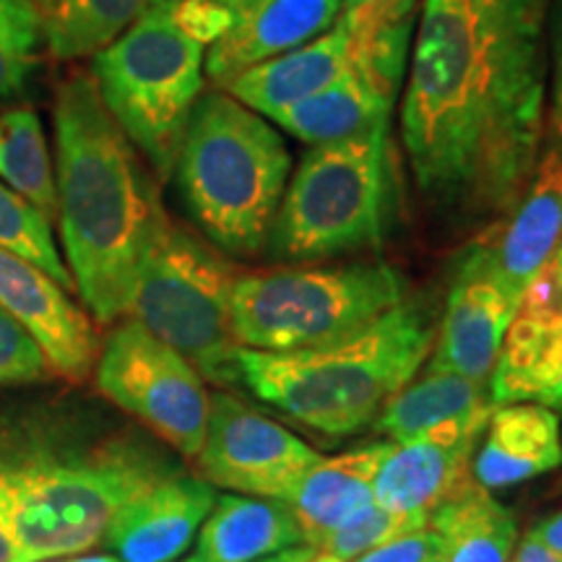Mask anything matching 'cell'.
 I'll return each instance as SVG.
<instances>
[{"instance_id":"cell-42","label":"cell","mask_w":562,"mask_h":562,"mask_svg":"<svg viewBox=\"0 0 562 562\" xmlns=\"http://www.w3.org/2000/svg\"><path fill=\"white\" fill-rule=\"evenodd\" d=\"M70 562H121L117 558H110V554H94V558H79Z\"/></svg>"},{"instance_id":"cell-28","label":"cell","mask_w":562,"mask_h":562,"mask_svg":"<svg viewBox=\"0 0 562 562\" xmlns=\"http://www.w3.org/2000/svg\"><path fill=\"white\" fill-rule=\"evenodd\" d=\"M45 45V16L32 0H0V108L30 91L40 50Z\"/></svg>"},{"instance_id":"cell-23","label":"cell","mask_w":562,"mask_h":562,"mask_svg":"<svg viewBox=\"0 0 562 562\" xmlns=\"http://www.w3.org/2000/svg\"><path fill=\"white\" fill-rule=\"evenodd\" d=\"M440 537L442 562H508L518 544V524L510 508L467 480L430 516Z\"/></svg>"},{"instance_id":"cell-24","label":"cell","mask_w":562,"mask_h":562,"mask_svg":"<svg viewBox=\"0 0 562 562\" xmlns=\"http://www.w3.org/2000/svg\"><path fill=\"white\" fill-rule=\"evenodd\" d=\"M495 406L490 383L446 370H425V378L404 385L375 417V430L393 442H406L446 422Z\"/></svg>"},{"instance_id":"cell-44","label":"cell","mask_w":562,"mask_h":562,"mask_svg":"<svg viewBox=\"0 0 562 562\" xmlns=\"http://www.w3.org/2000/svg\"><path fill=\"white\" fill-rule=\"evenodd\" d=\"M45 562H70V560H66V558H58V560H45Z\"/></svg>"},{"instance_id":"cell-31","label":"cell","mask_w":562,"mask_h":562,"mask_svg":"<svg viewBox=\"0 0 562 562\" xmlns=\"http://www.w3.org/2000/svg\"><path fill=\"white\" fill-rule=\"evenodd\" d=\"M50 362L9 313L0 307V385L45 381Z\"/></svg>"},{"instance_id":"cell-6","label":"cell","mask_w":562,"mask_h":562,"mask_svg":"<svg viewBox=\"0 0 562 562\" xmlns=\"http://www.w3.org/2000/svg\"><path fill=\"white\" fill-rule=\"evenodd\" d=\"M393 211L389 123L313 146L286 182L271 227L281 261H318L378 245Z\"/></svg>"},{"instance_id":"cell-43","label":"cell","mask_w":562,"mask_h":562,"mask_svg":"<svg viewBox=\"0 0 562 562\" xmlns=\"http://www.w3.org/2000/svg\"><path fill=\"white\" fill-rule=\"evenodd\" d=\"M178 3V0H151V5H172Z\"/></svg>"},{"instance_id":"cell-27","label":"cell","mask_w":562,"mask_h":562,"mask_svg":"<svg viewBox=\"0 0 562 562\" xmlns=\"http://www.w3.org/2000/svg\"><path fill=\"white\" fill-rule=\"evenodd\" d=\"M151 0H58L45 19V45L53 58L76 60L117 40Z\"/></svg>"},{"instance_id":"cell-22","label":"cell","mask_w":562,"mask_h":562,"mask_svg":"<svg viewBox=\"0 0 562 562\" xmlns=\"http://www.w3.org/2000/svg\"><path fill=\"white\" fill-rule=\"evenodd\" d=\"M302 539L297 516L286 501L250 495L216 497L201 524L203 562H261L290 550Z\"/></svg>"},{"instance_id":"cell-25","label":"cell","mask_w":562,"mask_h":562,"mask_svg":"<svg viewBox=\"0 0 562 562\" xmlns=\"http://www.w3.org/2000/svg\"><path fill=\"white\" fill-rule=\"evenodd\" d=\"M391 108L393 102L378 94L349 68L331 87L279 112L271 123L305 144L321 146L389 123Z\"/></svg>"},{"instance_id":"cell-14","label":"cell","mask_w":562,"mask_h":562,"mask_svg":"<svg viewBox=\"0 0 562 562\" xmlns=\"http://www.w3.org/2000/svg\"><path fill=\"white\" fill-rule=\"evenodd\" d=\"M0 307L37 341L50 370L83 381L100 355L89 315L68 290L24 258L0 250Z\"/></svg>"},{"instance_id":"cell-5","label":"cell","mask_w":562,"mask_h":562,"mask_svg":"<svg viewBox=\"0 0 562 562\" xmlns=\"http://www.w3.org/2000/svg\"><path fill=\"white\" fill-rule=\"evenodd\" d=\"M290 170V149L271 121L220 89L195 102L172 175L209 240L252 256L269 243Z\"/></svg>"},{"instance_id":"cell-11","label":"cell","mask_w":562,"mask_h":562,"mask_svg":"<svg viewBox=\"0 0 562 562\" xmlns=\"http://www.w3.org/2000/svg\"><path fill=\"white\" fill-rule=\"evenodd\" d=\"M195 459L203 480L214 487L290 503L323 456L243 398L214 393L206 440Z\"/></svg>"},{"instance_id":"cell-10","label":"cell","mask_w":562,"mask_h":562,"mask_svg":"<svg viewBox=\"0 0 562 562\" xmlns=\"http://www.w3.org/2000/svg\"><path fill=\"white\" fill-rule=\"evenodd\" d=\"M97 389L180 456L195 459L201 453L211 412L203 378L138 321L121 323L108 336L97 360Z\"/></svg>"},{"instance_id":"cell-3","label":"cell","mask_w":562,"mask_h":562,"mask_svg":"<svg viewBox=\"0 0 562 562\" xmlns=\"http://www.w3.org/2000/svg\"><path fill=\"white\" fill-rule=\"evenodd\" d=\"M435 347L427 307L402 302L360 331L294 351L237 349L240 383L323 435H351L375 422L412 383Z\"/></svg>"},{"instance_id":"cell-18","label":"cell","mask_w":562,"mask_h":562,"mask_svg":"<svg viewBox=\"0 0 562 562\" xmlns=\"http://www.w3.org/2000/svg\"><path fill=\"white\" fill-rule=\"evenodd\" d=\"M487 383L495 406L539 404L562 412V307L521 302Z\"/></svg>"},{"instance_id":"cell-41","label":"cell","mask_w":562,"mask_h":562,"mask_svg":"<svg viewBox=\"0 0 562 562\" xmlns=\"http://www.w3.org/2000/svg\"><path fill=\"white\" fill-rule=\"evenodd\" d=\"M34 5H37V9L42 11V16L47 19V13H50L53 9H55V3H58V0H32Z\"/></svg>"},{"instance_id":"cell-13","label":"cell","mask_w":562,"mask_h":562,"mask_svg":"<svg viewBox=\"0 0 562 562\" xmlns=\"http://www.w3.org/2000/svg\"><path fill=\"white\" fill-rule=\"evenodd\" d=\"M492 412L495 406L446 422L414 440L393 442L372 482L375 505L422 526L430 524L435 508L472 480L469 467Z\"/></svg>"},{"instance_id":"cell-36","label":"cell","mask_w":562,"mask_h":562,"mask_svg":"<svg viewBox=\"0 0 562 562\" xmlns=\"http://www.w3.org/2000/svg\"><path fill=\"white\" fill-rule=\"evenodd\" d=\"M524 305H542V307H562V245L550 258L542 273L531 281L524 294Z\"/></svg>"},{"instance_id":"cell-21","label":"cell","mask_w":562,"mask_h":562,"mask_svg":"<svg viewBox=\"0 0 562 562\" xmlns=\"http://www.w3.org/2000/svg\"><path fill=\"white\" fill-rule=\"evenodd\" d=\"M393 442H370L351 448L336 459H321L292 495V510L297 516L302 542L318 550L326 537L368 508L372 482Z\"/></svg>"},{"instance_id":"cell-32","label":"cell","mask_w":562,"mask_h":562,"mask_svg":"<svg viewBox=\"0 0 562 562\" xmlns=\"http://www.w3.org/2000/svg\"><path fill=\"white\" fill-rule=\"evenodd\" d=\"M170 16L186 37L211 47L235 24V5L232 0H178L170 5Z\"/></svg>"},{"instance_id":"cell-9","label":"cell","mask_w":562,"mask_h":562,"mask_svg":"<svg viewBox=\"0 0 562 562\" xmlns=\"http://www.w3.org/2000/svg\"><path fill=\"white\" fill-rule=\"evenodd\" d=\"M402 302L404 279L378 261L248 273L232 290V328L245 349L294 351L360 331Z\"/></svg>"},{"instance_id":"cell-34","label":"cell","mask_w":562,"mask_h":562,"mask_svg":"<svg viewBox=\"0 0 562 562\" xmlns=\"http://www.w3.org/2000/svg\"><path fill=\"white\" fill-rule=\"evenodd\" d=\"M351 562H442L440 537L432 531V526H425V529L375 547Z\"/></svg>"},{"instance_id":"cell-30","label":"cell","mask_w":562,"mask_h":562,"mask_svg":"<svg viewBox=\"0 0 562 562\" xmlns=\"http://www.w3.org/2000/svg\"><path fill=\"white\" fill-rule=\"evenodd\" d=\"M417 529H425V526L412 521V518L389 513L381 508V505L372 503L364 510L357 513L355 518H349L347 524H341L331 537H326V542L318 547V552L331 554V558L341 562H351L362 558L364 552L375 550V547L393 542V539Z\"/></svg>"},{"instance_id":"cell-37","label":"cell","mask_w":562,"mask_h":562,"mask_svg":"<svg viewBox=\"0 0 562 562\" xmlns=\"http://www.w3.org/2000/svg\"><path fill=\"white\" fill-rule=\"evenodd\" d=\"M0 562H19L16 533H13L11 524V503L3 480H0Z\"/></svg>"},{"instance_id":"cell-19","label":"cell","mask_w":562,"mask_h":562,"mask_svg":"<svg viewBox=\"0 0 562 562\" xmlns=\"http://www.w3.org/2000/svg\"><path fill=\"white\" fill-rule=\"evenodd\" d=\"M349 45V30L336 21L321 37L243 70L222 89L266 121H273L279 112L339 81L351 68Z\"/></svg>"},{"instance_id":"cell-8","label":"cell","mask_w":562,"mask_h":562,"mask_svg":"<svg viewBox=\"0 0 562 562\" xmlns=\"http://www.w3.org/2000/svg\"><path fill=\"white\" fill-rule=\"evenodd\" d=\"M237 273L216 250L175 224L167 211L140 261L128 313L146 331L180 351L216 385L240 383L232 328Z\"/></svg>"},{"instance_id":"cell-4","label":"cell","mask_w":562,"mask_h":562,"mask_svg":"<svg viewBox=\"0 0 562 562\" xmlns=\"http://www.w3.org/2000/svg\"><path fill=\"white\" fill-rule=\"evenodd\" d=\"M178 474L138 440L112 438L91 448H0L19 562L68 558L94 547L125 505Z\"/></svg>"},{"instance_id":"cell-1","label":"cell","mask_w":562,"mask_h":562,"mask_svg":"<svg viewBox=\"0 0 562 562\" xmlns=\"http://www.w3.org/2000/svg\"><path fill=\"white\" fill-rule=\"evenodd\" d=\"M550 0H425L402 100L414 182L442 206L510 211L542 157Z\"/></svg>"},{"instance_id":"cell-38","label":"cell","mask_w":562,"mask_h":562,"mask_svg":"<svg viewBox=\"0 0 562 562\" xmlns=\"http://www.w3.org/2000/svg\"><path fill=\"white\" fill-rule=\"evenodd\" d=\"M539 544L547 547L552 554H558L562 560V508L554 510L552 516H547L529 531Z\"/></svg>"},{"instance_id":"cell-20","label":"cell","mask_w":562,"mask_h":562,"mask_svg":"<svg viewBox=\"0 0 562 562\" xmlns=\"http://www.w3.org/2000/svg\"><path fill=\"white\" fill-rule=\"evenodd\" d=\"M562 463L558 412L539 404L495 406L474 456V480L484 490H505L552 472Z\"/></svg>"},{"instance_id":"cell-15","label":"cell","mask_w":562,"mask_h":562,"mask_svg":"<svg viewBox=\"0 0 562 562\" xmlns=\"http://www.w3.org/2000/svg\"><path fill=\"white\" fill-rule=\"evenodd\" d=\"M235 24L209 47L203 74L224 87L243 70L321 37L341 16V0H232Z\"/></svg>"},{"instance_id":"cell-16","label":"cell","mask_w":562,"mask_h":562,"mask_svg":"<svg viewBox=\"0 0 562 562\" xmlns=\"http://www.w3.org/2000/svg\"><path fill=\"white\" fill-rule=\"evenodd\" d=\"M214 503V484L172 474L125 505L104 539L123 562H172L193 542Z\"/></svg>"},{"instance_id":"cell-40","label":"cell","mask_w":562,"mask_h":562,"mask_svg":"<svg viewBox=\"0 0 562 562\" xmlns=\"http://www.w3.org/2000/svg\"><path fill=\"white\" fill-rule=\"evenodd\" d=\"M313 547H290V550L271 554V558H266L261 562H307L313 558Z\"/></svg>"},{"instance_id":"cell-12","label":"cell","mask_w":562,"mask_h":562,"mask_svg":"<svg viewBox=\"0 0 562 562\" xmlns=\"http://www.w3.org/2000/svg\"><path fill=\"white\" fill-rule=\"evenodd\" d=\"M518 307L521 302L513 297L495 269L490 243L469 248L451 281L438 344L430 351L432 360L427 370L490 381Z\"/></svg>"},{"instance_id":"cell-17","label":"cell","mask_w":562,"mask_h":562,"mask_svg":"<svg viewBox=\"0 0 562 562\" xmlns=\"http://www.w3.org/2000/svg\"><path fill=\"white\" fill-rule=\"evenodd\" d=\"M495 245L490 243L495 269L513 297L524 300L562 245V149L550 146L537 161L529 186Z\"/></svg>"},{"instance_id":"cell-45","label":"cell","mask_w":562,"mask_h":562,"mask_svg":"<svg viewBox=\"0 0 562 562\" xmlns=\"http://www.w3.org/2000/svg\"><path fill=\"white\" fill-rule=\"evenodd\" d=\"M186 562H203V560L199 558V554H195V558H191V560H186Z\"/></svg>"},{"instance_id":"cell-33","label":"cell","mask_w":562,"mask_h":562,"mask_svg":"<svg viewBox=\"0 0 562 562\" xmlns=\"http://www.w3.org/2000/svg\"><path fill=\"white\" fill-rule=\"evenodd\" d=\"M419 0H341L339 21L349 30V40L364 37L383 26L414 21Z\"/></svg>"},{"instance_id":"cell-7","label":"cell","mask_w":562,"mask_h":562,"mask_svg":"<svg viewBox=\"0 0 562 562\" xmlns=\"http://www.w3.org/2000/svg\"><path fill=\"white\" fill-rule=\"evenodd\" d=\"M206 47L186 37L170 5H149L121 37L91 55L104 108L159 178H172L188 117L203 94Z\"/></svg>"},{"instance_id":"cell-39","label":"cell","mask_w":562,"mask_h":562,"mask_svg":"<svg viewBox=\"0 0 562 562\" xmlns=\"http://www.w3.org/2000/svg\"><path fill=\"white\" fill-rule=\"evenodd\" d=\"M508 562H562L558 554H552L547 547H542L531 533H526L521 542L516 544Z\"/></svg>"},{"instance_id":"cell-29","label":"cell","mask_w":562,"mask_h":562,"mask_svg":"<svg viewBox=\"0 0 562 562\" xmlns=\"http://www.w3.org/2000/svg\"><path fill=\"white\" fill-rule=\"evenodd\" d=\"M0 250H9L26 263L37 266L66 290H76L74 277L55 245L53 222L3 182H0Z\"/></svg>"},{"instance_id":"cell-2","label":"cell","mask_w":562,"mask_h":562,"mask_svg":"<svg viewBox=\"0 0 562 562\" xmlns=\"http://www.w3.org/2000/svg\"><path fill=\"white\" fill-rule=\"evenodd\" d=\"M55 193L68 271L100 323L128 313L133 286L165 214L149 172L89 74L55 94Z\"/></svg>"},{"instance_id":"cell-26","label":"cell","mask_w":562,"mask_h":562,"mask_svg":"<svg viewBox=\"0 0 562 562\" xmlns=\"http://www.w3.org/2000/svg\"><path fill=\"white\" fill-rule=\"evenodd\" d=\"M0 182L24 195L47 220H58L55 161L40 115L30 108L0 112Z\"/></svg>"},{"instance_id":"cell-35","label":"cell","mask_w":562,"mask_h":562,"mask_svg":"<svg viewBox=\"0 0 562 562\" xmlns=\"http://www.w3.org/2000/svg\"><path fill=\"white\" fill-rule=\"evenodd\" d=\"M547 30H550V60H552V89L547 121L554 136V146L562 149V0H550L547 11Z\"/></svg>"}]
</instances>
